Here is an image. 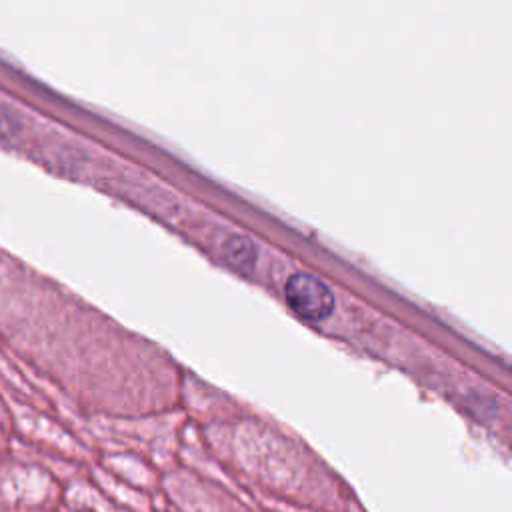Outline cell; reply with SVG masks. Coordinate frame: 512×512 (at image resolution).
Segmentation results:
<instances>
[{
	"label": "cell",
	"instance_id": "1",
	"mask_svg": "<svg viewBox=\"0 0 512 512\" xmlns=\"http://www.w3.org/2000/svg\"><path fill=\"white\" fill-rule=\"evenodd\" d=\"M158 504L166 512H262L248 494L190 470L160 476Z\"/></svg>",
	"mask_w": 512,
	"mask_h": 512
},
{
	"label": "cell",
	"instance_id": "2",
	"mask_svg": "<svg viewBox=\"0 0 512 512\" xmlns=\"http://www.w3.org/2000/svg\"><path fill=\"white\" fill-rule=\"evenodd\" d=\"M64 480L32 462L0 460V512H52L62 508Z\"/></svg>",
	"mask_w": 512,
	"mask_h": 512
},
{
	"label": "cell",
	"instance_id": "3",
	"mask_svg": "<svg viewBox=\"0 0 512 512\" xmlns=\"http://www.w3.org/2000/svg\"><path fill=\"white\" fill-rule=\"evenodd\" d=\"M288 306L302 318L318 322L326 320L336 306L334 294L326 282L308 272H296L284 286Z\"/></svg>",
	"mask_w": 512,
	"mask_h": 512
},
{
	"label": "cell",
	"instance_id": "4",
	"mask_svg": "<svg viewBox=\"0 0 512 512\" xmlns=\"http://www.w3.org/2000/svg\"><path fill=\"white\" fill-rule=\"evenodd\" d=\"M224 258L238 270L248 272L256 260V248L246 236H230L224 246Z\"/></svg>",
	"mask_w": 512,
	"mask_h": 512
},
{
	"label": "cell",
	"instance_id": "5",
	"mask_svg": "<svg viewBox=\"0 0 512 512\" xmlns=\"http://www.w3.org/2000/svg\"><path fill=\"white\" fill-rule=\"evenodd\" d=\"M18 132V118L14 110L0 106V134L2 136H14Z\"/></svg>",
	"mask_w": 512,
	"mask_h": 512
},
{
	"label": "cell",
	"instance_id": "6",
	"mask_svg": "<svg viewBox=\"0 0 512 512\" xmlns=\"http://www.w3.org/2000/svg\"><path fill=\"white\" fill-rule=\"evenodd\" d=\"M60 512H78V510H68V508H60Z\"/></svg>",
	"mask_w": 512,
	"mask_h": 512
},
{
	"label": "cell",
	"instance_id": "7",
	"mask_svg": "<svg viewBox=\"0 0 512 512\" xmlns=\"http://www.w3.org/2000/svg\"><path fill=\"white\" fill-rule=\"evenodd\" d=\"M262 512H276V510H262Z\"/></svg>",
	"mask_w": 512,
	"mask_h": 512
},
{
	"label": "cell",
	"instance_id": "8",
	"mask_svg": "<svg viewBox=\"0 0 512 512\" xmlns=\"http://www.w3.org/2000/svg\"><path fill=\"white\" fill-rule=\"evenodd\" d=\"M52 512H60V510H52Z\"/></svg>",
	"mask_w": 512,
	"mask_h": 512
}]
</instances>
